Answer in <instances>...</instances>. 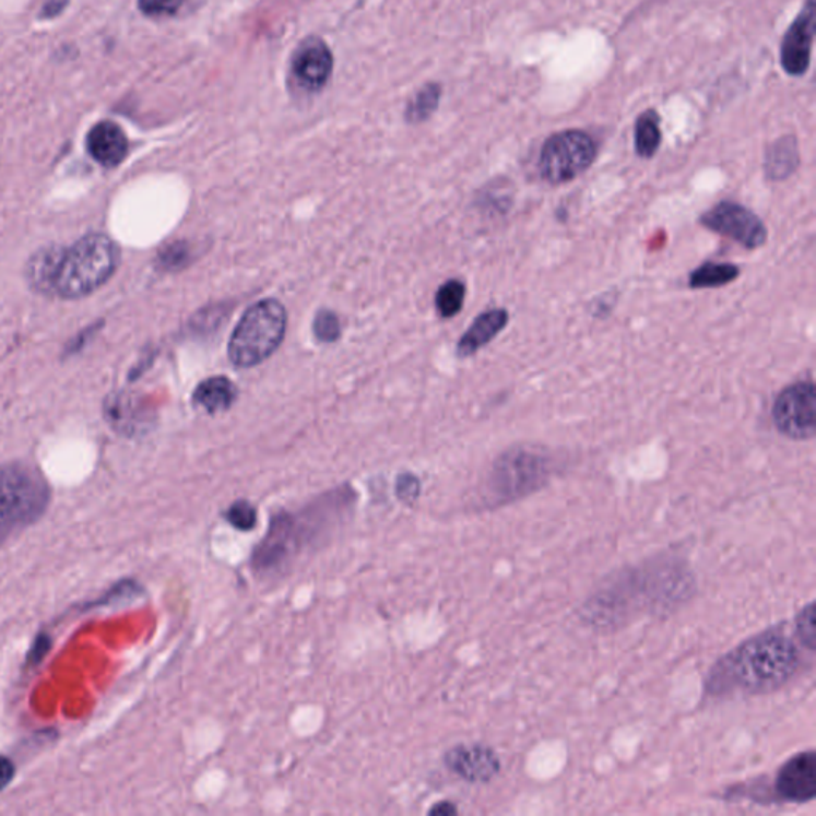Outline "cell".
<instances>
[{
	"label": "cell",
	"mask_w": 816,
	"mask_h": 816,
	"mask_svg": "<svg viewBox=\"0 0 816 816\" xmlns=\"http://www.w3.org/2000/svg\"><path fill=\"white\" fill-rule=\"evenodd\" d=\"M353 495V493H351ZM340 489L321 496L300 512L281 510L270 520L265 537L256 545L251 555L253 575L274 578L283 575L305 551L331 536L343 512L351 509L353 496Z\"/></svg>",
	"instance_id": "cell-1"
},
{
	"label": "cell",
	"mask_w": 816,
	"mask_h": 816,
	"mask_svg": "<svg viewBox=\"0 0 816 816\" xmlns=\"http://www.w3.org/2000/svg\"><path fill=\"white\" fill-rule=\"evenodd\" d=\"M724 673L749 693H767L787 684L796 673V644L778 631L749 638L725 659Z\"/></svg>",
	"instance_id": "cell-2"
},
{
	"label": "cell",
	"mask_w": 816,
	"mask_h": 816,
	"mask_svg": "<svg viewBox=\"0 0 816 816\" xmlns=\"http://www.w3.org/2000/svg\"><path fill=\"white\" fill-rule=\"evenodd\" d=\"M120 249L104 234L82 236L68 248L59 246L51 297L78 300L100 289L116 274Z\"/></svg>",
	"instance_id": "cell-3"
},
{
	"label": "cell",
	"mask_w": 816,
	"mask_h": 816,
	"mask_svg": "<svg viewBox=\"0 0 816 816\" xmlns=\"http://www.w3.org/2000/svg\"><path fill=\"white\" fill-rule=\"evenodd\" d=\"M287 328V312L273 298L257 301L239 319L228 343V357L236 367L259 366L280 348Z\"/></svg>",
	"instance_id": "cell-4"
},
{
	"label": "cell",
	"mask_w": 816,
	"mask_h": 816,
	"mask_svg": "<svg viewBox=\"0 0 816 816\" xmlns=\"http://www.w3.org/2000/svg\"><path fill=\"white\" fill-rule=\"evenodd\" d=\"M50 505V486L39 469L26 463L0 466V528L36 522Z\"/></svg>",
	"instance_id": "cell-5"
},
{
	"label": "cell",
	"mask_w": 816,
	"mask_h": 816,
	"mask_svg": "<svg viewBox=\"0 0 816 816\" xmlns=\"http://www.w3.org/2000/svg\"><path fill=\"white\" fill-rule=\"evenodd\" d=\"M596 156V144L583 131L569 130L554 134L545 141L541 151V175L547 182H569L592 166Z\"/></svg>",
	"instance_id": "cell-6"
},
{
	"label": "cell",
	"mask_w": 816,
	"mask_h": 816,
	"mask_svg": "<svg viewBox=\"0 0 816 816\" xmlns=\"http://www.w3.org/2000/svg\"><path fill=\"white\" fill-rule=\"evenodd\" d=\"M547 477V461L534 451L512 450L496 461L492 489L499 498H519L534 492Z\"/></svg>",
	"instance_id": "cell-7"
},
{
	"label": "cell",
	"mask_w": 816,
	"mask_h": 816,
	"mask_svg": "<svg viewBox=\"0 0 816 816\" xmlns=\"http://www.w3.org/2000/svg\"><path fill=\"white\" fill-rule=\"evenodd\" d=\"M777 429L793 440H808L816 430V392L812 381L784 388L772 409Z\"/></svg>",
	"instance_id": "cell-8"
},
{
	"label": "cell",
	"mask_w": 816,
	"mask_h": 816,
	"mask_svg": "<svg viewBox=\"0 0 816 816\" xmlns=\"http://www.w3.org/2000/svg\"><path fill=\"white\" fill-rule=\"evenodd\" d=\"M333 55L321 37H308L291 58L289 86L300 96L322 92L332 78Z\"/></svg>",
	"instance_id": "cell-9"
},
{
	"label": "cell",
	"mask_w": 816,
	"mask_h": 816,
	"mask_svg": "<svg viewBox=\"0 0 816 816\" xmlns=\"http://www.w3.org/2000/svg\"><path fill=\"white\" fill-rule=\"evenodd\" d=\"M699 222L707 230L734 239L746 249H758L767 241L764 222L748 208L734 201H722L701 215Z\"/></svg>",
	"instance_id": "cell-10"
},
{
	"label": "cell",
	"mask_w": 816,
	"mask_h": 816,
	"mask_svg": "<svg viewBox=\"0 0 816 816\" xmlns=\"http://www.w3.org/2000/svg\"><path fill=\"white\" fill-rule=\"evenodd\" d=\"M814 36L815 0H807V5L802 9L781 45V66L788 74L797 78L807 72Z\"/></svg>",
	"instance_id": "cell-11"
},
{
	"label": "cell",
	"mask_w": 816,
	"mask_h": 816,
	"mask_svg": "<svg viewBox=\"0 0 816 816\" xmlns=\"http://www.w3.org/2000/svg\"><path fill=\"white\" fill-rule=\"evenodd\" d=\"M446 766L469 783H486L498 776L501 760L495 749L485 745H458L447 752Z\"/></svg>",
	"instance_id": "cell-12"
},
{
	"label": "cell",
	"mask_w": 816,
	"mask_h": 816,
	"mask_svg": "<svg viewBox=\"0 0 816 816\" xmlns=\"http://www.w3.org/2000/svg\"><path fill=\"white\" fill-rule=\"evenodd\" d=\"M776 790L788 802L805 804L816 796V753H799L781 767Z\"/></svg>",
	"instance_id": "cell-13"
},
{
	"label": "cell",
	"mask_w": 816,
	"mask_h": 816,
	"mask_svg": "<svg viewBox=\"0 0 816 816\" xmlns=\"http://www.w3.org/2000/svg\"><path fill=\"white\" fill-rule=\"evenodd\" d=\"M128 149L127 134L114 121H99L86 134V151L103 168L113 169L121 165L127 158Z\"/></svg>",
	"instance_id": "cell-14"
},
{
	"label": "cell",
	"mask_w": 816,
	"mask_h": 816,
	"mask_svg": "<svg viewBox=\"0 0 816 816\" xmlns=\"http://www.w3.org/2000/svg\"><path fill=\"white\" fill-rule=\"evenodd\" d=\"M507 322H509V312L502 310V308L482 312L472 322L466 333L461 336L460 343L457 346L458 356L469 357L477 353L478 350L484 348L499 333L505 331Z\"/></svg>",
	"instance_id": "cell-15"
},
{
	"label": "cell",
	"mask_w": 816,
	"mask_h": 816,
	"mask_svg": "<svg viewBox=\"0 0 816 816\" xmlns=\"http://www.w3.org/2000/svg\"><path fill=\"white\" fill-rule=\"evenodd\" d=\"M236 387L234 381L225 377H213L201 381L193 392V404L203 409L210 415L225 412L236 401Z\"/></svg>",
	"instance_id": "cell-16"
},
{
	"label": "cell",
	"mask_w": 816,
	"mask_h": 816,
	"mask_svg": "<svg viewBox=\"0 0 816 816\" xmlns=\"http://www.w3.org/2000/svg\"><path fill=\"white\" fill-rule=\"evenodd\" d=\"M799 166L797 144L794 138H783L767 151L764 169L770 180H784Z\"/></svg>",
	"instance_id": "cell-17"
},
{
	"label": "cell",
	"mask_w": 816,
	"mask_h": 816,
	"mask_svg": "<svg viewBox=\"0 0 816 816\" xmlns=\"http://www.w3.org/2000/svg\"><path fill=\"white\" fill-rule=\"evenodd\" d=\"M738 276L737 265L707 262L690 273L689 286L693 289H713V287L728 286V284L734 283Z\"/></svg>",
	"instance_id": "cell-18"
},
{
	"label": "cell",
	"mask_w": 816,
	"mask_h": 816,
	"mask_svg": "<svg viewBox=\"0 0 816 816\" xmlns=\"http://www.w3.org/2000/svg\"><path fill=\"white\" fill-rule=\"evenodd\" d=\"M662 133L654 110L642 114L635 125V151L641 158H651L661 147Z\"/></svg>",
	"instance_id": "cell-19"
},
{
	"label": "cell",
	"mask_w": 816,
	"mask_h": 816,
	"mask_svg": "<svg viewBox=\"0 0 816 816\" xmlns=\"http://www.w3.org/2000/svg\"><path fill=\"white\" fill-rule=\"evenodd\" d=\"M440 96H442V88L437 83H428L419 88L410 99L407 110H405V117L410 123H422L428 120L439 107Z\"/></svg>",
	"instance_id": "cell-20"
},
{
	"label": "cell",
	"mask_w": 816,
	"mask_h": 816,
	"mask_svg": "<svg viewBox=\"0 0 816 816\" xmlns=\"http://www.w3.org/2000/svg\"><path fill=\"white\" fill-rule=\"evenodd\" d=\"M466 286L460 280H450L436 294V308L442 318H453L463 310Z\"/></svg>",
	"instance_id": "cell-21"
},
{
	"label": "cell",
	"mask_w": 816,
	"mask_h": 816,
	"mask_svg": "<svg viewBox=\"0 0 816 816\" xmlns=\"http://www.w3.org/2000/svg\"><path fill=\"white\" fill-rule=\"evenodd\" d=\"M190 260H192V248L189 243L175 241L159 251L156 262L165 272H179L189 265Z\"/></svg>",
	"instance_id": "cell-22"
},
{
	"label": "cell",
	"mask_w": 816,
	"mask_h": 816,
	"mask_svg": "<svg viewBox=\"0 0 816 816\" xmlns=\"http://www.w3.org/2000/svg\"><path fill=\"white\" fill-rule=\"evenodd\" d=\"M224 519L230 523L235 530L248 533L257 527L259 522V513H257L256 506L252 502L246 501V499H238V501L232 502L224 512Z\"/></svg>",
	"instance_id": "cell-23"
},
{
	"label": "cell",
	"mask_w": 816,
	"mask_h": 816,
	"mask_svg": "<svg viewBox=\"0 0 816 816\" xmlns=\"http://www.w3.org/2000/svg\"><path fill=\"white\" fill-rule=\"evenodd\" d=\"M312 332H315V336L319 342H336L340 339V333H342L339 316L329 310L319 311L316 315L315 322H312Z\"/></svg>",
	"instance_id": "cell-24"
},
{
	"label": "cell",
	"mask_w": 816,
	"mask_h": 816,
	"mask_svg": "<svg viewBox=\"0 0 816 816\" xmlns=\"http://www.w3.org/2000/svg\"><path fill=\"white\" fill-rule=\"evenodd\" d=\"M186 2L187 0H138V9L149 19H166L175 16Z\"/></svg>",
	"instance_id": "cell-25"
},
{
	"label": "cell",
	"mask_w": 816,
	"mask_h": 816,
	"mask_svg": "<svg viewBox=\"0 0 816 816\" xmlns=\"http://www.w3.org/2000/svg\"><path fill=\"white\" fill-rule=\"evenodd\" d=\"M796 631L799 638H801L802 644L807 646L811 651H815L816 648V630H815V604L808 603L804 610L799 613L796 619Z\"/></svg>",
	"instance_id": "cell-26"
},
{
	"label": "cell",
	"mask_w": 816,
	"mask_h": 816,
	"mask_svg": "<svg viewBox=\"0 0 816 816\" xmlns=\"http://www.w3.org/2000/svg\"><path fill=\"white\" fill-rule=\"evenodd\" d=\"M422 493V484H419L418 477L413 474H401L395 481V496L399 501L404 505H413L416 499L419 498Z\"/></svg>",
	"instance_id": "cell-27"
},
{
	"label": "cell",
	"mask_w": 816,
	"mask_h": 816,
	"mask_svg": "<svg viewBox=\"0 0 816 816\" xmlns=\"http://www.w3.org/2000/svg\"><path fill=\"white\" fill-rule=\"evenodd\" d=\"M15 773V764L7 758V756H0V791L5 790L12 783Z\"/></svg>",
	"instance_id": "cell-28"
},
{
	"label": "cell",
	"mask_w": 816,
	"mask_h": 816,
	"mask_svg": "<svg viewBox=\"0 0 816 816\" xmlns=\"http://www.w3.org/2000/svg\"><path fill=\"white\" fill-rule=\"evenodd\" d=\"M68 3L69 0H48L42 9V16L44 19H55L68 7Z\"/></svg>",
	"instance_id": "cell-29"
},
{
	"label": "cell",
	"mask_w": 816,
	"mask_h": 816,
	"mask_svg": "<svg viewBox=\"0 0 816 816\" xmlns=\"http://www.w3.org/2000/svg\"><path fill=\"white\" fill-rule=\"evenodd\" d=\"M458 808L454 807V804H451V802H439V804L434 805L433 808L429 811V815H457Z\"/></svg>",
	"instance_id": "cell-30"
}]
</instances>
